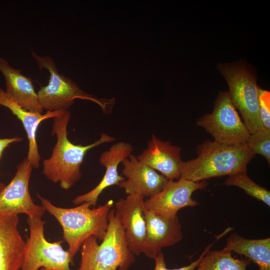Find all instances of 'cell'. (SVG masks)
<instances>
[{
	"label": "cell",
	"mask_w": 270,
	"mask_h": 270,
	"mask_svg": "<svg viewBox=\"0 0 270 270\" xmlns=\"http://www.w3.org/2000/svg\"><path fill=\"white\" fill-rule=\"evenodd\" d=\"M70 117V112L66 110L53 118L52 134L56 135L57 140L51 156L42 162V174L53 182H59L61 188L66 190L72 188L81 178L80 166L86 152L116 140L102 133L98 140L91 144H75L68 138L67 128Z\"/></svg>",
	"instance_id": "6da1fadb"
},
{
	"label": "cell",
	"mask_w": 270,
	"mask_h": 270,
	"mask_svg": "<svg viewBox=\"0 0 270 270\" xmlns=\"http://www.w3.org/2000/svg\"><path fill=\"white\" fill-rule=\"evenodd\" d=\"M38 197L45 211L54 216L61 226L64 240L68 246V250L72 261L88 237L94 236L102 241L108 228V216L114 206L110 200L104 205L90 208L89 202H84L72 208L56 206L40 195Z\"/></svg>",
	"instance_id": "7a4b0ae2"
},
{
	"label": "cell",
	"mask_w": 270,
	"mask_h": 270,
	"mask_svg": "<svg viewBox=\"0 0 270 270\" xmlns=\"http://www.w3.org/2000/svg\"><path fill=\"white\" fill-rule=\"evenodd\" d=\"M198 157L182 161L180 178L194 182L247 171L255 154L246 144H226L207 140L196 148Z\"/></svg>",
	"instance_id": "3957f363"
},
{
	"label": "cell",
	"mask_w": 270,
	"mask_h": 270,
	"mask_svg": "<svg viewBox=\"0 0 270 270\" xmlns=\"http://www.w3.org/2000/svg\"><path fill=\"white\" fill-rule=\"evenodd\" d=\"M106 234L100 244L91 236L82 245L81 260L78 270H128L135 262L130 250L124 228L112 208L108 216Z\"/></svg>",
	"instance_id": "277c9868"
},
{
	"label": "cell",
	"mask_w": 270,
	"mask_h": 270,
	"mask_svg": "<svg viewBox=\"0 0 270 270\" xmlns=\"http://www.w3.org/2000/svg\"><path fill=\"white\" fill-rule=\"evenodd\" d=\"M32 56L40 70L46 69L50 73L46 86H41L37 96L43 109L48 111H66L76 98L92 100L100 106L104 114H110L115 103L114 98H98L80 89L70 78L59 73L54 60L50 56H41L32 51Z\"/></svg>",
	"instance_id": "5b68a950"
},
{
	"label": "cell",
	"mask_w": 270,
	"mask_h": 270,
	"mask_svg": "<svg viewBox=\"0 0 270 270\" xmlns=\"http://www.w3.org/2000/svg\"><path fill=\"white\" fill-rule=\"evenodd\" d=\"M218 70L229 87V94L249 133L264 128L258 113V86L254 74L241 62L220 64Z\"/></svg>",
	"instance_id": "8992f818"
},
{
	"label": "cell",
	"mask_w": 270,
	"mask_h": 270,
	"mask_svg": "<svg viewBox=\"0 0 270 270\" xmlns=\"http://www.w3.org/2000/svg\"><path fill=\"white\" fill-rule=\"evenodd\" d=\"M30 236L26 242L21 270H72L69 252L62 246V240L51 242L44 235L46 223L42 218L28 216Z\"/></svg>",
	"instance_id": "52a82bcc"
},
{
	"label": "cell",
	"mask_w": 270,
	"mask_h": 270,
	"mask_svg": "<svg viewBox=\"0 0 270 270\" xmlns=\"http://www.w3.org/2000/svg\"><path fill=\"white\" fill-rule=\"evenodd\" d=\"M196 124L210 134L214 141L220 144H244L250 135L228 92H220L212 112L198 118Z\"/></svg>",
	"instance_id": "ba28073f"
},
{
	"label": "cell",
	"mask_w": 270,
	"mask_h": 270,
	"mask_svg": "<svg viewBox=\"0 0 270 270\" xmlns=\"http://www.w3.org/2000/svg\"><path fill=\"white\" fill-rule=\"evenodd\" d=\"M32 168L26 158L18 164L12 180L0 191V214H25L40 218L44 215V208L34 202L29 192Z\"/></svg>",
	"instance_id": "9c48e42d"
},
{
	"label": "cell",
	"mask_w": 270,
	"mask_h": 270,
	"mask_svg": "<svg viewBox=\"0 0 270 270\" xmlns=\"http://www.w3.org/2000/svg\"><path fill=\"white\" fill-rule=\"evenodd\" d=\"M208 184L206 180H169L160 192L144 201V208L164 218L175 217L182 208L198 205L199 202L192 199V194L196 190L206 188Z\"/></svg>",
	"instance_id": "30bf717a"
},
{
	"label": "cell",
	"mask_w": 270,
	"mask_h": 270,
	"mask_svg": "<svg viewBox=\"0 0 270 270\" xmlns=\"http://www.w3.org/2000/svg\"><path fill=\"white\" fill-rule=\"evenodd\" d=\"M144 198L140 194H129L119 199L114 208L124 228L127 246L138 256L142 253L146 235Z\"/></svg>",
	"instance_id": "8fae6325"
},
{
	"label": "cell",
	"mask_w": 270,
	"mask_h": 270,
	"mask_svg": "<svg viewBox=\"0 0 270 270\" xmlns=\"http://www.w3.org/2000/svg\"><path fill=\"white\" fill-rule=\"evenodd\" d=\"M122 174L126 180L118 185L128 195L138 194L144 198L152 197L160 192L168 180L131 154L122 162Z\"/></svg>",
	"instance_id": "7c38bea8"
},
{
	"label": "cell",
	"mask_w": 270,
	"mask_h": 270,
	"mask_svg": "<svg viewBox=\"0 0 270 270\" xmlns=\"http://www.w3.org/2000/svg\"><path fill=\"white\" fill-rule=\"evenodd\" d=\"M146 221V235L142 253L154 260L164 248L173 246L183 238L182 225L178 216L166 218L146 210L144 208Z\"/></svg>",
	"instance_id": "4fadbf2b"
},
{
	"label": "cell",
	"mask_w": 270,
	"mask_h": 270,
	"mask_svg": "<svg viewBox=\"0 0 270 270\" xmlns=\"http://www.w3.org/2000/svg\"><path fill=\"white\" fill-rule=\"evenodd\" d=\"M134 150L132 146L126 142H120L113 144L108 150L102 152L99 158L100 163L106 168L104 174L98 184L90 192L77 196L73 200L74 204L84 202L95 206L98 198L107 188L116 185L125 180L118 172V167L120 162L128 158Z\"/></svg>",
	"instance_id": "5bb4252c"
},
{
	"label": "cell",
	"mask_w": 270,
	"mask_h": 270,
	"mask_svg": "<svg viewBox=\"0 0 270 270\" xmlns=\"http://www.w3.org/2000/svg\"><path fill=\"white\" fill-rule=\"evenodd\" d=\"M181 150L180 146L162 140L152 134L147 147L136 158L168 180H178L180 176Z\"/></svg>",
	"instance_id": "9a60e30c"
},
{
	"label": "cell",
	"mask_w": 270,
	"mask_h": 270,
	"mask_svg": "<svg viewBox=\"0 0 270 270\" xmlns=\"http://www.w3.org/2000/svg\"><path fill=\"white\" fill-rule=\"evenodd\" d=\"M18 215L0 214V270L21 268L26 242L18 230Z\"/></svg>",
	"instance_id": "2e32d148"
},
{
	"label": "cell",
	"mask_w": 270,
	"mask_h": 270,
	"mask_svg": "<svg viewBox=\"0 0 270 270\" xmlns=\"http://www.w3.org/2000/svg\"><path fill=\"white\" fill-rule=\"evenodd\" d=\"M0 106L8 108L22 122L28 140V151L26 158L32 168H38L40 157L36 141V131L38 126L43 120L54 118L64 111H47L46 114H42L27 110L20 106L0 88Z\"/></svg>",
	"instance_id": "e0dca14e"
},
{
	"label": "cell",
	"mask_w": 270,
	"mask_h": 270,
	"mask_svg": "<svg viewBox=\"0 0 270 270\" xmlns=\"http://www.w3.org/2000/svg\"><path fill=\"white\" fill-rule=\"evenodd\" d=\"M0 72L6 85L5 91L24 109L42 114L43 111L30 78L24 76L19 69L10 66L8 60L0 57Z\"/></svg>",
	"instance_id": "ac0fdd59"
},
{
	"label": "cell",
	"mask_w": 270,
	"mask_h": 270,
	"mask_svg": "<svg viewBox=\"0 0 270 270\" xmlns=\"http://www.w3.org/2000/svg\"><path fill=\"white\" fill-rule=\"evenodd\" d=\"M226 249L235 252L256 264L259 270H270V238L252 240L237 233L230 235L226 241Z\"/></svg>",
	"instance_id": "d6986e66"
},
{
	"label": "cell",
	"mask_w": 270,
	"mask_h": 270,
	"mask_svg": "<svg viewBox=\"0 0 270 270\" xmlns=\"http://www.w3.org/2000/svg\"><path fill=\"white\" fill-rule=\"evenodd\" d=\"M226 248L220 250H209L194 270H247L251 261L248 258H236Z\"/></svg>",
	"instance_id": "ffe728a7"
},
{
	"label": "cell",
	"mask_w": 270,
	"mask_h": 270,
	"mask_svg": "<svg viewBox=\"0 0 270 270\" xmlns=\"http://www.w3.org/2000/svg\"><path fill=\"white\" fill-rule=\"evenodd\" d=\"M224 184L242 189L248 195L270 206V192L254 182L247 174V171L228 176Z\"/></svg>",
	"instance_id": "44dd1931"
},
{
	"label": "cell",
	"mask_w": 270,
	"mask_h": 270,
	"mask_svg": "<svg viewBox=\"0 0 270 270\" xmlns=\"http://www.w3.org/2000/svg\"><path fill=\"white\" fill-rule=\"evenodd\" d=\"M250 150L256 154L266 158L268 164L270 163V130L264 128L250 134L246 142Z\"/></svg>",
	"instance_id": "7402d4cb"
},
{
	"label": "cell",
	"mask_w": 270,
	"mask_h": 270,
	"mask_svg": "<svg viewBox=\"0 0 270 270\" xmlns=\"http://www.w3.org/2000/svg\"><path fill=\"white\" fill-rule=\"evenodd\" d=\"M259 116L263 127L270 130V92L258 87Z\"/></svg>",
	"instance_id": "603a6c76"
},
{
	"label": "cell",
	"mask_w": 270,
	"mask_h": 270,
	"mask_svg": "<svg viewBox=\"0 0 270 270\" xmlns=\"http://www.w3.org/2000/svg\"><path fill=\"white\" fill-rule=\"evenodd\" d=\"M221 234L216 236V240L212 244H209L202 253L199 258L195 261L191 262L189 265L182 266L178 268L168 269L166 268V263L164 260V254L161 252L154 258L155 266L154 270H194L198 265L200 261L205 255V254L210 250L214 244L220 238L224 235L226 234V231H224Z\"/></svg>",
	"instance_id": "cb8c5ba5"
},
{
	"label": "cell",
	"mask_w": 270,
	"mask_h": 270,
	"mask_svg": "<svg viewBox=\"0 0 270 270\" xmlns=\"http://www.w3.org/2000/svg\"><path fill=\"white\" fill-rule=\"evenodd\" d=\"M22 140V138L16 136L12 138H0V160L4 150L6 148L14 142H20Z\"/></svg>",
	"instance_id": "d4e9b609"
},
{
	"label": "cell",
	"mask_w": 270,
	"mask_h": 270,
	"mask_svg": "<svg viewBox=\"0 0 270 270\" xmlns=\"http://www.w3.org/2000/svg\"><path fill=\"white\" fill-rule=\"evenodd\" d=\"M5 186L4 184L0 182V191Z\"/></svg>",
	"instance_id": "484cf974"
}]
</instances>
